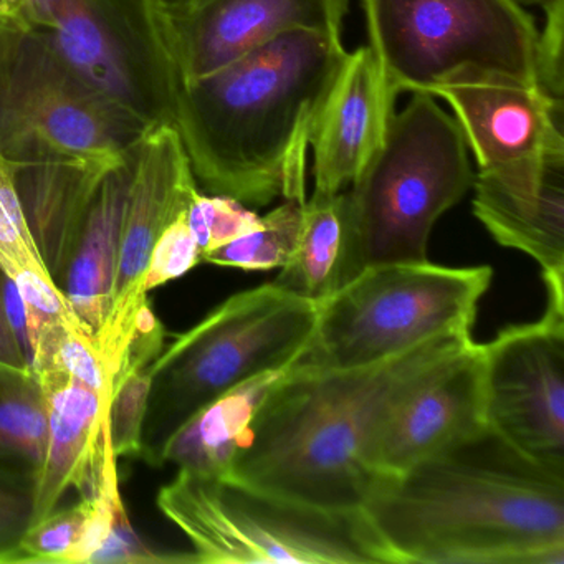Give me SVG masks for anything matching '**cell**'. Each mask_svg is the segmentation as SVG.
Segmentation results:
<instances>
[{
	"label": "cell",
	"mask_w": 564,
	"mask_h": 564,
	"mask_svg": "<svg viewBox=\"0 0 564 564\" xmlns=\"http://www.w3.org/2000/svg\"><path fill=\"white\" fill-rule=\"evenodd\" d=\"M0 269L14 282L29 308L41 319L80 325L61 286L54 282L22 207L15 170L0 154ZM84 328V326H82Z\"/></svg>",
	"instance_id": "cell-22"
},
{
	"label": "cell",
	"mask_w": 564,
	"mask_h": 564,
	"mask_svg": "<svg viewBox=\"0 0 564 564\" xmlns=\"http://www.w3.org/2000/svg\"><path fill=\"white\" fill-rule=\"evenodd\" d=\"M31 0H0V24L28 25Z\"/></svg>",
	"instance_id": "cell-33"
},
{
	"label": "cell",
	"mask_w": 564,
	"mask_h": 564,
	"mask_svg": "<svg viewBox=\"0 0 564 564\" xmlns=\"http://www.w3.org/2000/svg\"><path fill=\"white\" fill-rule=\"evenodd\" d=\"M186 219L203 256L252 232L262 223V217L240 200L204 193L197 194L187 209Z\"/></svg>",
	"instance_id": "cell-27"
},
{
	"label": "cell",
	"mask_w": 564,
	"mask_h": 564,
	"mask_svg": "<svg viewBox=\"0 0 564 564\" xmlns=\"http://www.w3.org/2000/svg\"><path fill=\"white\" fill-rule=\"evenodd\" d=\"M91 513V497L80 498L65 510L52 511L28 528L14 564H74Z\"/></svg>",
	"instance_id": "cell-26"
},
{
	"label": "cell",
	"mask_w": 564,
	"mask_h": 564,
	"mask_svg": "<svg viewBox=\"0 0 564 564\" xmlns=\"http://www.w3.org/2000/svg\"><path fill=\"white\" fill-rule=\"evenodd\" d=\"M127 158L117 163H54L14 167L15 184L32 237L58 286L64 282L101 181Z\"/></svg>",
	"instance_id": "cell-19"
},
{
	"label": "cell",
	"mask_w": 564,
	"mask_h": 564,
	"mask_svg": "<svg viewBox=\"0 0 564 564\" xmlns=\"http://www.w3.org/2000/svg\"><path fill=\"white\" fill-rule=\"evenodd\" d=\"M286 371L289 366L249 379L197 412L170 438L160 467L174 464L181 470L227 477L250 421Z\"/></svg>",
	"instance_id": "cell-21"
},
{
	"label": "cell",
	"mask_w": 564,
	"mask_h": 564,
	"mask_svg": "<svg viewBox=\"0 0 564 564\" xmlns=\"http://www.w3.org/2000/svg\"><path fill=\"white\" fill-rule=\"evenodd\" d=\"M346 14L348 0H151L174 95L285 32L341 39Z\"/></svg>",
	"instance_id": "cell-13"
},
{
	"label": "cell",
	"mask_w": 564,
	"mask_h": 564,
	"mask_svg": "<svg viewBox=\"0 0 564 564\" xmlns=\"http://www.w3.org/2000/svg\"><path fill=\"white\" fill-rule=\"evenodd\" d=\"M474 214L500 246L520 250L543 272L547 300L564 303V164L534 186L474 177Z\"/></svg>",
	"instance_id": "cell-18"
},
{
	"label": "cell",
	"mask_w": 564,
	"mask_h": 564,
	"mask_svg": "<svg viewBox=\"0 0 564 564\" xmlns=\"http://www.w3.org/2000/svg\"><path fill=\"white\" fill-rule=\"evenodd\" d=\"M346 259V226L343 194L316 196L303 206L302 229L295 252L273 280L276 286L323 303L343 285Z\"/></svg>",
	"instance_id": "cell-23"
},
{
	"label": "cell",
	"mask_w": 564,
	"mask_h": 564,
	"mask_svg": "<svg viewBox=\"0 0 564 564\" xmlns=\"http://www.w3.org/2000/svg\"><path fill=\"white\" fill-rule=\"evenodd\" d=\"M128 177L130 150L127 161L101 181L61 286L72 312L94 343L104 329L113 296Z\"/></svg>",
	"instance_id": "cell-20"
},
{
	"label": "cell",
	"mask_w": 564,
	"mask_h": 564,
	"mask_svg": "<svg viewBox=\"0 0 564 564\" xmlns=\"http://www.w3.org/2000/svg\"><path fill=\"white\" fill-rule=\"evenodd\" d=\"M35 375L47 402V438L32 487L31 527L57 510L70 490L97 497L118 460L111 451L110 402L64 372Z\"/></svg>",
	"instance_id": "cell-16"
},
{
	"label": "cell",
	"mask_w": 564,
	"mask_h": 564,
	"mask_svg": "<svg viewBox=\"0 0 564 564\" xmlns=\"http://www.w3.org/2000/svg\"><path fill=\"white\" fill-rule=\"evenodd\" d=\"M490 267H369L319 303L315 332L290 369L341 371L394 358L429 339L471 332Z\"/></svg>",
	"instance_id": "cell-6"
},
{
	"label": "cell",
	"mask_w": 564,
	"mask_h": 564,
	"mask_svg": "<svg viewBox=\"0 0 564 564\" xmlns=\"http://www.w3.org/2000/svg\"><path fill=\"white\" fill-rule=\"evenodd\" d=\"M454 111L478 174H503L564 160L563 101L540 85L474 77L435 88Z\"/></svg>",
	"instance_id": "cell-14"
},
{
	"label": "cell",
	"mask_w": 564,
	"mask_h": 564,
	"mask_svg": "<svg viewBox=\"0 0 564 564\" xmlns=\"http://www.w3.org/2000/svg\"><path fill=\"white\" fill-rule=\"evenodd\" d=\"M138 138L41 34L0 24V154L12 166L117 163Z\"/></svg>",
	"instance_id": "cell-9"
},
{
	"label": "cell",
	"mask_w": 564,
	"mask_h": 564,
	"mask_svg": "<svg viewBox=\"0 0 564 564\" xmlns=\"http://www.w3.org/2000/svg\"><path fill=\"white\" fill-rule=\"evenodd\" d=\"M474 177L455 118L432 95L412 94L392 115L381 148L341 193L343 285L369 267L427 262L435 223L460 203Z\"/></svg>",
	"instance_id": "cell-4"
},
{
	"label": "cell",
	"mask_w": 564,
	"mask_h": 564,
	"mask_svg": "<svg viewBox=\"0 0 564 564\" xmlns=\"http://www.w3.org/2000/svg\"><path fill=\"white\" fill-rule=\"evenodd\" d=\"M199 184L173 124L144 131L130 148V177L124 194L113 296L97 345L113 386L118 362L148 305L143 276L161 234L187 213Z\"/></svg>",
	"instance_id": "cell-12"
},
{
	"label": "cell",
	"mask_w": 564,
	"mask_h": 564,
	"mask_svg": "<svg viewBox=\"0 0 564 564\" xmlns=\"http://www.w3.org/2000/svg\"><path fill=\"white\" fill-rule=\"evenodd\" d=\"M0 484L12 485V487L19 488H28V490L32 491L31 487H28V485L22 484L21 480H18V478H15L14 475L9 474V471H6L4 468H0Z\"/></svg>",
	"instance_id": "cell-34"
},
{
	"label": "cell",
	"mask_w": 564,
	"mask_h": 564,
	"mask_svg": "<svg viewBox=\"0 0 564 564\" xmlns=\"http://www.w3.org/2000/svg\"><path fill=\"white\" fill-rule=\"evenodd\" d=\"M156 503L189 541L194 563L384 564L361 511L318 510L181 468Z\"/></svg>",
	"instance_id": "cell-7"
},
{
	"label": "cell",
	"mask_w": 564,
	"mask_h": 564,
	"mask_svg": "<svg viewBox=\"0 0 564 564\" xmlns=\"http://www.w3.org/2000/svg\"><path fill=\"white\" fill-rule=\"evenodd\" d=\"M45 438L47 402L37 375L0 361V468L34 487Z\"/></svg>",
	"instance_id": "cell-24"
},
{
	"label": "cell",
	"mask_w": 564,
	"mask_h": 564,
	"mask_svg": "<svg viewBox=\"0 0 564 564\" xmlns=\"http://www.w3.org/2000/svg\"><path fill=\"white\" fill-rule=\"evenodd\" d=\"M346 57L341 39L290 31L183 85L173 127L197 184L246 206L305 203L308 150Z\"/></svg>",
	"instance_id": "cell-2"
},
{
	"label": "cell",
	"mask_w": 564,
	"mask_h": 564,
	"mask_svg": "<svg viewBox=\"0 0 564 564\" xmlns=\"http://www.w3.org/2000/svg\"><path fill=\"white\" fill-rule=\"evenodd\" d=\"M471 343V332H454L362 368L289 366L250 421L227 478L318 510L359 513L375 480L365 464L372 432Z\"/></svg>",
	"instance_id": "cell-3"
},
{
	"label": "cell",
	"mask_w": 564,
	"mask_h": 564,
	"mask_svg": "<svg viewBox=\"0 0 564 564\" xmlns=\"http://www.w3.org/2000/svg\"><path fill=\"white\" fill-rule=\"evenodd\" d=\"M150 389V368L133 372L113 386L108 421L111 451L117 458L141 457Z\"/></svg>",
	"instance_id": "cell-28"
},
{
	"label": "cell",
	"mask_w": 564,
	"mask_h": 564,
	"mask_svg": "<svg viewBox=\"0 0 564 564\" xmlns=\"http://www.w3.org/2000/svg\"><path fill=\"white\" fill-rule=\"evenodd\" d=\"M544 25L538 29V85L554 100L563 101L564 0L544 6Z\"/></svg>",
	"instance_id": "cell-30"
},
{
	"label": "cell",
	"mask_w": 564,
	"mask_h": 564,
	"mask_svg": "<svg viewBox=\"0 0 564 564\" xmlns=\"http://www.w3.org/2000/svg\"><path fill=\"white\" fill-rule=\"evenodd\" d=\"M4 279L6 273L0 269V361L19 366V368H29L6 315Z\"/></svg>",
	"instance_id": "cell-32"
},
{
	"label": "cell",
	"mask_w": 564,
	"mask_h": 564,
	"mask_svg": "<svg viewBox=\"0 0 564 564\" xmlns=\"http://www.w3.org/2000/svg\"><path fill=\"white\" fill-rule=\"evenodd\" d=\"M28 25L137 137L173 124L176 95L151 0H31Z\"/></svg>",
	"instance_id": "cell-10"
},
{
	"label": "cell",
	"mask_w": 564,
	"mask_h": 564,
	"mask_svg": "<svg viewBox=\"0 0 564 564\" xmlns=\"http://www.w3.org/2000/svg\"><path fill=\"white\" fill-rule=\"evenodd\" d=\"M398 98L369 45L348 52L313 134L316 196L348 189L381 148Z\"/></svg>",
	"instance_id": "cell-17"
},
{
	"label": "cell",
	"mask_w": 564,
	"mask_h": 564,
	"mask_svg": "<svg viewBox=\"0 0 564 564\" xmlns=\"http://www.w3.org/2000/svg\"><path fill=\"white\" fill-rule=\"evenodd\" d=\"M32 523V491L0 484V564H14L19 543Z\"/></svg>",
	"instance_id": "cell-31"
},
{
	"label": "cell",
	"mask_w": 564,
	"mask_h": 564,
	"mask_svg": "<svg viewBox=\"0 0 564 564\" xmlns=\"http://www.w3.org/2000/svg\"><path fill=\"white\" fill-rule=\"evenodd\" d=\"M203 262V252L196 237L191 232L186 213L177 217L154 243L143 276L144 293L181 279Z\"/></svg>",
	"instance_id": "cell-29"
},
{
	"label": "cell",
	"mask_w": 564,
	"mask_h": 564,
	"mask_svg": "<svg viewBox=\"0 0 564 564\" xmlns=\"http://www.w3.org/2000/svg\"><path fill=\"white\" fill-rule=\"evenodd\" d=\"M369 47L395 98L474 77L538 85V28L520 0H362Z\"/></svg>",
	"instance_id": "cell-8"
},
{
	"label": "cell",
	"mask_w": 564,
	"mask_h": 564,
	"mask_svg": "<svg viewBox=\"0 0 564 564\" xmlns=\"http://www.w3.org/2000/svg\"><path fill=\"white\" fill-rule=\"evenodd\" d=\"M305 203L283 200L279 207L262 216V223L256 230L204 253L203 262L247 272L282 269L295 252Z\"/></svg>",
	"instance_id": "cell-25"
},
{
	"label": "cell",
	"mask_w": 564,
	"mask_h": 564,
	"mask_svg": "<svg viewBox=\"0 0 564 564\" xmlns=\"http://www.w3.org/2000/svg\"><path fill=\"white\" fill-rule=\"evenodd\" d=\"M523 6H540V8H544V6L550 4L551 0H520Z\"/></svg>",
	"instance_id": "cell-35"
},
{
	"label": "cell",
	"mask_w": 564,
	"mask_h": 564,
	"mask_svg": "<svg viewBox=\"0 0 564 564\" xmlns=\"http://www.w3.org/2000/svg\"><path fill=\"white\" fill-rule=\"evenodd\" d=\"M319 303L270 282L220 303L150 366L141 457L160 467L170 438L242 382L295 361L315 332Z\"/></svg>",
	"instance_id": "cell-5"
},
{
	"label": "cell",
	"mask_w": 564,
	"mask_h": 564,
	"mask_svg": "<svg viewBox=\"0 0 564 564\" xmlns=\"http://www.w3.org/2000/svg\"><path fill=\"white\" fill-rule=\"evenodd\" d=\"M487 429L481 345L471 343L379 422L365 451L372 475H399Z\"/></svg>",
	"instance_id": "cell-15"
},
{
	"label": "cell",
	"mask_w": 564,
	"mask_h": 564,
	"mask_svg": "<svg viewBox=\"0 0 564 564\" xmlns=\"http://www.w3.org/2000/svg\"><path fill=\"white\" fill-rule=\"evenodd\" d=\"M384 564H563L564 474L490 429L399 475L361 508Z\"/></svg>",
	"instance_id": "cell-1"
},
{
	"label": "cell",
	"mask_w": 564,
	"mask_h": 564,
	"mask_svg": "<svg viewBox=\"0 0 564 564\" xmlns=\"http://www.w3.org/2000/svg\"><path fill=\"white\" fill-rule=\"evenodd\" d=\"M487 427L541 467L564 474V305L481 345Z\"/></svg>",
	"instance_id": "cell-11"
}]
</instances>
